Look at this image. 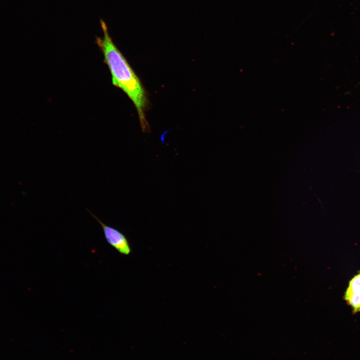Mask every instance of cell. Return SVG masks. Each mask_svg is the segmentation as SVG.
<instances>
[{
    "mask_svg": "<svg viewBox=\"0 0 360 360\" xmlns=\"http://www.w3.org/2000/svg\"><path fill=\"white\" fill-rule=\"evenodd\" d=\"M100 24L103 36H96V42L110 70L112 84L122 89L132 102L138 112L142 129L145 132L148 129L144 114L147 102L145 91L138 78L114 44L106 23L101 19Z\"/></svg>",
    "mask_w": 360,
    "mask_h": 360,
    "instance_id": "1",
    "label": "cell"
},
{
    "mask_svg": "<svg viewBox=\"0 0 360 360\" xmlns=\"http://www.w3.org/2000/svg\"><path fill=\"white\" fill-rule=\"evenodd\" d=\"M343 298L353 314L360 312V270L348 281Z\"/></svg>",
    "mask_w": 360,
    "mask_h": 360,
    "instance_id": "3",
    "label": "cell"
},
{
    "mask_svg": "<svg viewBox=\"0 0 360 360\" xmlns=\"http://www.w3.org/2000/svg\"><path fill=\"white\" fill-rule=\"evenodd\" d=\"M88 211L101 226L105 240L108 244L120 254L126 256L129 255L132 250L126 236L118 229L106 225L89 210Z\"/></svg>",
    "mask_w": 360,
    "mask_h": 360,
    "instance_id": "2",
    "label": "cell"
}]
</instances>
